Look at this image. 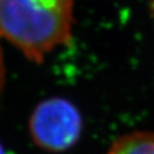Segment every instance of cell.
<instances>
[{"label":"cell","mask_w":154,"mask_h":154,"mask_svg":"<svg viewBox=\"0 0 154 154\" xmlns=\"http://www.w3.org/2000/svg\"><path fill=\"white\" fill-rule=\"evenodd\" d=\"M106 154H154V133H128L116 139Z\"/></svg>","instance_id":"cell-3"},{"label":"cell","mask_w":154,"mask_h":154,"mask_svg":"<svg viewBox=\"0 0 154 154\" xmlns=\"http://www.w3.org/2000/svg\"><path fill=\"white\" fill-rule=\"evenodd\" d=\"M29 131L34 143L49 152H63L78 141L82 131V117L72 102L53 97L34 108Z\"/></svg>","instance_id":"cell-2"},{"label":"cell","mask_w":154,"mask_h":154,"mask_svg":"<svg viewBox=\"0 0 154 154\" xmlns=\"http://www.w3.org/2000/svg\"><path fill=\"white\" fill-rule=\"evenodd\" d=\"M0 154H5V150H3V148H2V146H1V144H0Z\"/></svg>","instance_id":"cell-6"},{"label":"cell","mask_w":154,"mask_h":154,"mask_svg":"<svg viewBox=\"0 0 154 154\" xmlns=\"http://www.w3.org/2000/svg\"><path fill=\"white\" fill-rule=\"evenodd\" d=\"M5 61H3V56L1 48H0V92L2 90L3 85H5Z\"/></svg>","instance_id":"cell-4"},{"label":"cell","mask_w":154,"mask_h":154,"mask_svg":"<svg viewBox=\"0 0 154 154\" xmlns=\"http://www.w3.org/2000/svg\"><path fill=\"white\" fill-rule=\"evenodd\" d=\"M73 12L74 0H0V38L40 64L71 42Z\"/></svg>","instance_id":"cell-1"},{"label":"cell","mask_w":154,"mask_h":154,"mask_svg":"<svg viewBox=\"0 0 154 154\" xmlns=\"http://www.w3.org/2000/svg\"><path fill=\"white\" fill-rule=\"evenodd\" d=\"M150 8H151V11L154 15V0H150Z\"/></svg>","instance_id":"cell-5"}]
</instances>
